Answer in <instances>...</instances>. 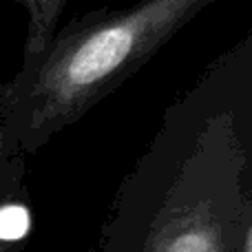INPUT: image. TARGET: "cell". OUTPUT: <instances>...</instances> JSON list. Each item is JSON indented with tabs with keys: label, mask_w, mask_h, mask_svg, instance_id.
<instances>
[{
	"label": "cell",
	"mask_w": 252,
	"mask_h": 252,
	"mask_svg": "<svg viewBox=\"0 0 252 252\" xmlns=\"http://www.w3.org/2000/svg\"><path fill=\"white\" fill-rule=\"evenodd\" d=\"M215 0H137L58 27L35 60L0 84V126L27 157L115 93Z\"/></svg>",
	"instance_id": "cell-2"
},
{
	"label": "cell",
	"mask_w": 252,
	"mask_h": 252,
	"mask_svg": "<svg viewBox=\"0 0 252 252\" xmlns=\"http://www.w3.org/2000/svg\"><path fill=\"white\" fill-rule=\"evenodd\" d=\"M235 252H252V168H250L248 190H246V204H244V215H241V226H239V235H237Z\"/></svg>",
	"instance_id": "cell-6"
},
{
	"label": "cell",
	"mask_w": 252,
	"mask_h": 252,
	"mask_svg": "<svg viewBox=\"0 0 252 252\" xmlns=\"http://www.w3.org/2000/svg\"><path fill=\"white\" fill-rule=\"evenodd\" d=\"M20 190L0 197V252H16L18 244L27 235V208L18 204Z\"/></svg>",
	"instance_id": "cell-4"
},
{
	"label": "cell",
	"mask_w": 252,
	"mask_h": 252,
	"mask_svg": "<svg viewBox=\"0 0 252 252\" xmlns=\"http://www.w3.org/2000/svg\"><path fill=\"white\" fill-rule=\"evenodd\" d=\"M22 166H25V157L11 153L0 126V197L22 190V170H25Z\"/></svg>",
	"instance_id": "cell-5"
},
{
	"label": "cell",
	"mask_w": 252,
	"mask_h": 252,
	"mask_svg": "<svg viewBox=\"0 0 252 252\" xmlns=\"http://www.w3.org/2000/svg\"><path fill=\"white\" fill-rule=\"evenodd\" d=\"M69 0H16L27 13V38L22 62H31L49 47Z\"/></svg>",
	"instance_id": "cell-3"
},
{
	"label": "cell",
	"mask_w": 252,
	"mask_h": 252,
	"mask_svg": "<svg viewBox=\"0 0 252 252\" xmlns=\"http://www.w3.org/2000/svg\"><path fill=\"white\" fill-rule=\"evenodd\" d=\"M252 168V31L166 106L97 252H235Z\"/></svg>",
	"instance_id": "cell-1"
}]
</instances>
